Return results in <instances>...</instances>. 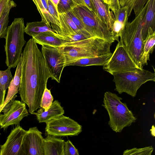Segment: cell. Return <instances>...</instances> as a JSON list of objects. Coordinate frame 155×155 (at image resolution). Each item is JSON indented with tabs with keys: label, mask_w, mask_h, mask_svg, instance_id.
I'll use <instances>...</instances> for the list:
<instances>
[{
	"label": "cell",
	"mask_w": 155,
	"mask_h": 155,
	"mask_svg": "<svg viewBox=\"0 0 155 155\" xmlns=\"http://www.w3.org/2000/svg\"><path fill=\"white\" fill-rule=\"evenodd\" d=\"M21 76L19 92L22 101L33 114L40 108L42 97L51 75L41 51L33 39L26 43L21 54Z\"/></svg>",
	"instance_id": "obj_1"
},
{
	"label": "cell",
	"mask_w": 155,
	"mask_h": 155,
	"mask_svg": "<svg viewBox=\"0 0 155 155\" xmlns=\"http://www.w3.org/2000/svg\"><path fill=\"white\" fill-rule=\"evenodd\" d=\"M112 44L102 39L92 37L75 41L68 42L59 47L65 56V67L79 59L98 56L111 53Z\"/></svg>",
	"instance_id": "obj_2"
},
{
	"label": "cell",
	"mask_w": 155,
	"mask_h": 155,
	"mask_svg": "<svg viewBox=\"0 0 155 155\" xmlns=\"http://www.w3.org/2000/svg\"><path fill=\"white\" fill-rule=\"evenodd\" d=\"M122 98L116 94L107 91L104 94V104L109 117L108 124L113 130L121 132L125 127L135 122L136 118L127 104L121 101Z\"/></svg>",
	"instance_id": "obj_3"
},
{
	"label": "cell",
	"mask_w": 155,
	"mask_h": 155,
	"mask_svg": "<svg viewBox=\"0 0 155 155\" xmlns=\"http://www.w3.org/2000/svg\"><path fill=\"white\" fill-rule=\"evenodd\" d=\"M147 6V3L139 14L131 21H127L120 37L127 50L140 68H143L140 61L143 48L142 22Z\"/></svg>",
	"instance_id": "obj_4"
},
{
	"label": "cell",
	"mask_w": 155,
	"mask_h": 155,
	"mask_svg": "<svg viewBox=\"0 0 155 155\" xmlns=\"http://www.w3.org/2000/svg\"><path fill=\"white\" fill-rule=\"evenodd\" d=\"M25 27L22 18H15L8 26L4 47L5 64L10 68L16 67L21 59L22 48L26 42L24 38Z\"/></svg>",
	"instance_id": "obj_5"
},
{
	"label": "cell",
	"mask_w": 155,
	"mask_h": 155,
	"mask_svg": "<svg viewBox=\"0 0 155 155\" xmlns=\"http://www.w3.org/2000/svg\"><path fill=\"white\" fill-rule=\"evenodd\" d=\"M115 85V90L119 94L125 93L133 97L141 86L148 81H155V74L139 68L125 72H111Z\"/></svg>",
	"instance_id": "obj_6"
},
{
	"label": "cell",
	"mask_w": 155,
	"mask_h": 155,
	"mask_svg": "<svg viewBox=\"0 0 155 155\" xmlns=\"http://www.w3.org/2000/svg\"><path fill=\"white\" fill-rule=\"evenodd\" d=\"M92 37L102 39L112 43L115 39L107 26L92 11L82 5H76L71 10Z\"/></svg>",
	"instance_id": "obj_7"
},
{
	"label": "cell",
	"mask_w": 155,
	"mask_h": 155,
	"mask_svg": "<svg viewBox=\"0 0 155 155\" xmlns=\"http://www.w3.org/2000/svg\"><path fill=\"white\" fill-rule=\"evenodd\" d=\"M140 68L135 63L120 39L115 49L103 69L109 72H125Z\"/></svg>",
	"instance_id": "obj_8"
},
{
	"label": "cell",
	"mask_w": 155,
	"mask_h": 155,
	"mask_svg": "<svg viewBox=\"0 0 155 155\" xmlns=\"http://www.w3.org/2000/svg\"><path fill=\"white\" fill-rule=\"evenodd\" d=\"M45 134L56 137L78 135L82 131V126L77 122L63 114L47 122Z\"/></svg>",
	"instance_id": "obj_9"
},
{
	"label": "cell",
	"mask_w": 155,
	"mask_h": 155,
	"mask_svg": "<svg viewBox=\"0 0 155 155\" xmlns=\"http://www.w3.org/2000/svg\"><path fill=\"white\" fill-rule=\"evenodd\" d=\"M15 95L3 108L0 114V127L5 131L11 125L19 124L21 120L28 115L25 104L15 100Z\"/></svg>",
	"instance_id": "obj_10"
},
{
	"label": "cell",
	"mask_w": 155,
	"mask_h": 155,
	"mask_svg": "<svg viewBox=\"0 0 155 155\" xmlns=\"http://www.w3.org/2000/svg\"><path fill=\"white\" fill-rule=\"evenodd\" d=\"M41 52L51 75L52 80L60 83L65 67V57L59 48L42 46Z\"/></svg>",
	"instance_id": "obj_11"
},
{
	"label": "cell",
	"mask_w": 155,
	"mask_h": 155,
	"mask_svg": "<svg viewBox=\"0 0 155 155\" xmlns=\"http://www.w3.org/2000/svg\"><path fill=\"white\" fill-rule=\"evenodd\" d=\"M44 138L37 127L30 128L24 137L21 148L23 155H44Z\"/></svg>",
	"instance_id": "obj_12"
},
{
	"label": "cell",
	"mask_w": 155,
	"mask_h": 155,
	"mask_svg": "<svg viewBox=\"0 0 155 155\" xmlns=\"http://www.w3.org/2000/svg\"><path fill=\"white\" fill-rule=\"evenodd\" d=\"M27 130L18 124L12 129L5 143L0 146V155H23L21 146Z\"/></svg>",
	"instance_id": "obj_13"
},
{
	"label": "cell",
	"mask_w": 155,
	"mask_h": 155,
	"mask_svg": "<svg viewBox=\"0 0 155 155\" xmlns=\"http://www.w3.org/2000/svg\"><path fill=\"white\" fill-rule=\"evenodd\" d=\"M92 11L111 31L114 21V14L109 5L102 0H90Z\"/></svg>",
	"instance_id": "obj_14"
},
{
	"label": "cell",
	"mask_w": 155,
	"mask_h": 155,
	"mask_svg": "<svg viewBox=\"0 0 155 155\" xmlns=\"http://www.w3.org/2000/svg\"><path fill=\"white\" fill-rule=\"evenodd\" d=\"M128 10L127 6L120 8L113 13L114 21L111 31L115 41H119V37L122 35L128 21Z\"/></svg>",
	"instance_id": "obj_15"
},
{
	"label": "cell",
	"mask_w": 155,
	"mask_h": 155,
	"mask_svg": "<svg viewBox=\"0 0 155 155\" xmlns=\"http://www.w3.org/2000/svg\"><path fill=\"white\" fill-rule=\"evenodd\" d=\"M32 37L37 44L56 48H59L65 43L69 42L52 31L45 32Z\"/></svg>",
	"instance_id": "obj_16"
},
{
	"label": "cell",
	"mask_w": 155,
	"mask_h": 155,
	"mask_svg": "<svg viewBox=\"0 0 155 155\" xmlns=\"http://www.w3.org/2000/svg\"><path fill=\"white\" fill-rule=\"evenodd\" d=\"M58 14L59 26L54 31L62 38L67 40L69 37L81 31L66 13H58Z\"/></svg>",
	"instance_id": "obj_17"
},
{
	"label": "cell",
	"mask_w": 155,
	"mask_h": 155,
	"mask_svg": "<svg viewBox=\"0 0 155 155\" xmlns=\"http://www.w3.org/2000/svg\"><path fill=\"white\" fill-rule=\"evenodd\" d=\"M64 113L63 108L58 100L53 102L51 105L47 110L40 108L36 112L33 114L35 115L39 123H45L61 115Z\"/></svg>",
	"instance_id": "obj_18"
},
{
	"label": "cell",
	"mask_w": 155,
	"mask_h": 155,
	"mask_svg": "<svg viewBox=\"0 0 155 155\" xmlns=\"http://www.w3.org/2000/svg\"><path fill=\"white\" fill-rule=\"evenodd\" d=\"M65 142L57 137L47 135L43 142L44 155H64Z\"/></svg>",
	"instance_id": "obj_19"
},
{
	"label": "cell",
	"mask_w": 155,
	"mask_h": 155,
	"mask_svg": "<svg viewBox=\"0 0 155 155\" xmlns=\"http://www.w3.org/2000/svg\"><path fill=\"white\" fill-rule=\"evenodd\" d=\"M147 3V6L142 22L143 41L146 38L150 28L155 31V0H148Z\"/></svg>",
	"instance_id": "obj_20"
},
{
	"label": "cell",
	"mask_w": 155,
	"mask_h": 155,
	"mask_svg": "<svg viewBox=\"0 0 155 155\" xmlns=\"http://www.w3.org/2000/svg\"><path fill=\"white\" fill-rule=\"evenodd\" d=\"M155 44V31L150 28L146 38L143 41V48L140 58L143 66L147 64L150 54L153 52Z\"/></svg>",
	"instance_id": "obj_21"
},
{
	"label": "cell",
	"mask_w": 155,
	"mask_h": 155,
	"mask_svg": "<svg viewBox=\"0 0 155 155\" xmlns=\"http://www.w3.org/2000/svg\"><path fill=\"white\" fill-rule=\"evenodd\" d=\"M112 53L93 57L82 58L69 63L67 66L76 65L87 66L91 65L103 66L105 65L111 57Z\"/></svg>",
	"instance_id": "obj_22"
},
{
	"label": "cell",
	"mask_w": 155,
	"mask_h": 155,
	"mask_svg": "<svg viewBox=\"0 0 155 155\" xmlns=\"http://www.w3.org/2000/svg\"><path fill=\"white\" fill-rule=\"evenodd\" d=\"M21 61L20 59L17 66L14 77L8 87V93L3 104L4 107L18 92L21 76Z\"/></svg>",
	"instance_id": "obj_23"
},
{
	"label": "cell",
	"mask_w": 155,
	"mask_h": 155,
	"mask_svg": "<svg viewBox=\"0 0 155 155\" xmlns=\"http://www.w3.org/2000/svg\"><path fill=\"white\" fill-rule=\"evenodd\" d=\"M24 31L25 33L32 37L46 31L55 32L50 26L42 21L27 23Z\"/></svg>",
	"instance_id": "obj_24"
},
{
	"label": "cell",
	"mask_w": 155,
	"mask_h": 155,
	"mask_svg": "<svg viewBox=\"0 0 155 155\" xmlns=\"http://www.w3.org/2000/svg\"><path fill=\"white\" fill-rule=\"evenodd\" d=\"M120 7L127 6L128 8V16L130 15L134 11L135 16L142 11L148 0H118Z\"/></svg>",
	"instance_id": "obj_25"
},
{
	"label": "cell",
	"mask_w": 155,
	"mask_h": 155,
	"mask_svg": "<svg viewBox=\"0 0 155 155\" xmlns=\"http://www.w3.org/2000/svg\"><path fill=\"white\" fill-rule=\"evenodd\" d=\"M16 4L11 0L5 9L0 18V39H5L9 22V15L11 9L16 7Z\"/></svg>",
	"instance_id": "obj_26"
},
{
	"label": "cell",
	"mask_w": 155,
	"mask_h": 155,
	"mask_svg": "<svg viewBox=\"0 0 155 155\" xmlns=\"http://www.w3.org/2000/svg\"><path fill=\"white\" fill-rule=\"evenodd\" d=\"M10 69L8 68L4 71L0 70V88L5 93L13 78Z\"/></svg>",
	"instance_id": "obj_27"
},
{
	"label": "cell",
	"mask_w": 155,
	"mask_h": 155,
	"mask_svg": "<svg viewBox=\"0 0 155 155\" xmlns=\"http://www.w3.org/2000/svg\"><path fill=\"white\" fill-rule=\"evenodd\" d=\"M152 146L142 148H134L125 150L123 155H151L153 151Z\"/></svg>",
	"instance_id": "obj_28"
},
{
	"label": "cell",
	"mask_w": 155,
	"mask_h": 155,
	"mask_svg": "<svg viewBox=\"0 0 155 155\" xmlns=\"http://www.w3.org/2000/svg\"><path fill=\"white\" fill-rule=\"evenodd\" d=\"M48 12L55 21L56 24L51 25V28L54 30L59 26V14L57 8L50 0H47Z\"/></svg>",
	"instance_id": "obj_29"
},
{
	"label": "cell",
	"mask_w": 155,
	"mask_h": 155,
	"mask_svg": "<svg viewBox=\"0 0 155 155\" xmlns=\"http://www.w3.org/2000/svg\"><path fill=\"white\" fill-rule=\"evenodd\" d=\"M76 5L71 0H59L57 5L58 13H66Z\"/></svg>",
	"instance_id": "obj_30"
},
{
	"label": "cell",
	"mask_w": 155,
	"mask_h": 155,
	"mask_svg": "<svg viewBox=\"0 0 155 155\" xmlns=\"http://www.w3.org/2000/svg\"><path fill=\"white\" fill-rule=\"evenodd\" d=\"M53 100V98L51 94L50 90L47 87L44 92L40 104V108H42L45 110L48 109L51 105Z\"/></svg>",
	"instance_id": "obj_31"
},
{
	"label": "cell",
	"mask_w": 155,
	"mask_h": 155,
	"mask_svg": "<svg viewBox=\"0 0 155 155\" xmlns=\"http://www.w3.org/2000/svg\"><path fill=\"white\" fill-rule=\"evenodd\" d=\"M66 13L80 31L91 35L86 30L83 23L74 15L71 10L67 12Z\"/></svg>",
	"instance_id": "obj_32"
},
{
	"label": "cell",
	"mask_w": 155,
	"mask_h": 155,
	"mask_svg": "<svg viewBox=\"0 0 155 155\" xmlns=\"http://www.w3.org/2000/svg\"><path fill=\"white\" fill-rule=\"evenodd\" d=\"M64 155H79L77 149L69 140L65 142L64 145Z\"/></svg>",
	"instance_id": "obj_33"
},
{
	"label": "cell",
	"mask_w": 155,
	"mask_h": 155,
	"mask_svg": "<svg viewBox=\"0 0 155 155\" xmlns=\"http://www.w3.org/2000/svg\"><path fill=\"white\" fill-rule=\"evenodd\" d=\"M36 5L38 10L41 15L42 21L46 23L50 26L48 23L46 17V12L43 5L41 0H32ZM51 27V26H50Z\"/></svg>",
	"instance_id": "obj_34"
},
{
	"label": "cell",
	"mask_w": 155,
	"mask_h": 155,
	"mask_svg": "<svg viewBox=\"0 0 155 155\" xmlns=\"http://www.w3.org/2000/svg\"><path fill=\"white\" fill-rule=\"evenodd\" d=\"M76 5H82L86 7L90 10L92 11L90 0H71Z\"/></svg>",
	"instance_id": "obj_35"
},
{
	"label": "cell",
	"mask_w": 155,
	"mask_h": 155,
	"mask_svg": "<svg viewBox=\"0 0 155 155\" xmlns=\"http://www.w3.org/2000/svg\"><path fill=\"white\" fill-rule=\"evenodd\" d=\"M11 0H0V18L5 9Z\"/></svg>",
	"instance_id": "obj_36"
},
{
	"label": "cell",
	"mask_w": 155,
	"mask_h": 155,
	"mask_svg": "<svg viewBox=\"0 0 155 155\" xmlns=\"http://www.w3.org/2000/svg\"><path fill=\"white\" fill-rule=\"evenodd\" d=\"M112 4L110 10L114 13L120 8L118 0H111Z\"/></svg>",
	"instance_id": "obj_37"
},
{
	"label": "cell",
	"mask_w": 155,
	"mask_h": 155,
	"mask_svg": "<svg viewBox=\"0 0 155 155\" xmlns=\"http://www.w3.org/2000/svg\"><path fill=\"white\" fill-rule=\"evenodd\" d=\"M5 93L0 88V105L3 104L5 101Z\"/></svg>",
	"instance_id": "obj_38"
},
{
	"label": "cell",
	"mask_w": 155,
	"mask_h": 155,
	"mask_svg": "<svg viewBox=\"0 0 155 155\" xmlns=\"http://www.w3.org/2000/svg\"><path fill=\"white\" fill-rule=\"evenodd\" d=\"M102 1L105 3L109 5L110 9L111 6V3L110 0H102Z\"/></svg>",
	"instance_id": "obj_39"
},
{
	"label": "cell",
	"mask_w": 155,
	"mask_h": 155,
	"mask_svg": "<svg viewBox=\"0 0 155 155\" xmlns=\"http://www.w3.org/2000/svg\"><path fill=\"white\" fill-rule=\"evenodd\" d=\"M54 4L55 6L57 8V4L59 0H50Z\"/></svg>",
	"instance_id": "obj_40"
},
{
	"label": "cell",
	"mask_w": 155,
	"mask_h": 155,
	"mask_svg": "<svg viewBox=\"0 0 155 155\" xmlns=\"http://www.w3.org/2000/svg\"><path fill=\"white\" fill-rule=\"evenodd\" d=\"M4 107V105L3 104L0 105V114L1 113V112H2V110Z\"/></svg>",
	"instance_id": "obj_41"
},
{
	"label": "cell",
	"mask_w": 155,
	"mask_h": 155,
	"mask_svg": "<svg viewBox=\"0 0 155 155\" xmlns=\"http://www.w3.org/2000/svg\"><path fill=\"white\" fill-rule=\"evenodd\" d=\"M1 133H0V137H1Z\"/></svg>",
	"instance_id": "obj_42"
},
{
	"label": "cell",
	"mask_w": 155,
	"mask_h": 155,
	"mask_svg": "<svg viewBox=\"0 0 155 155\" xmlns=\"http://www.w3.org/2000/svg\"><path fill=\"white\" fill-rule=\"evenodd\" d=\"M110 0V1H111V4H112V1H111V0ZM110 8H111V7H110Z\"/></svg>",
	"instance_id": "obj_43"
}]
</instances>
